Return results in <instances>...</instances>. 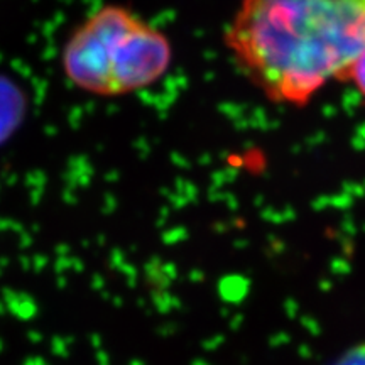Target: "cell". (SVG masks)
I'll use <instances>...</instances> for the list:
<instances>
[{
    "label": "cell",
    "instance_id": "1",
    "mask_svg": "<svg viewBox=\"0 0 365 365\" xmlns=\"http://www.w3.org/2000/svg\"><path fill=\"white\" fill-rule=\"evenodd\" d=\"M225 44L269 100L304 105L365 51V0H242Z\"/></svg>",
    "mask_w": 365,
    "mask_h": 365
},
{
    "label": "cell",
    "instance_id": "2",
    "mask_svg": "<svg viewBox=\"0 0 365 365\" xmlns=\"http://www.w3.org/2000/svg\"><path fill=\"white\" fill-rule=\"evenodd\" d=\"M173 61L168 36L124 6H103L71 31L61 70L71 86L95 97H124L149 88Z\"/></svg>",
    "mask_w": 365,
    "mask_h": 365
},
{
    "label": "cell",
    "instance_id": "3",
    "mask_svg": "<svg viewBox=\"0 0 365 365\" xmlns=\"http://www.w3.org/2000/svg\"><path fill=\"white\" fill-rule=\"evenodd\" d=\"M345 81H352L359 93L365 98V51L360 54V58L350 68Z\"/></svg>",
    "mask_w": 365,
    "mask_h": 365
}]
</instances>
